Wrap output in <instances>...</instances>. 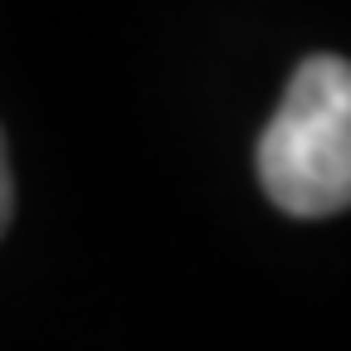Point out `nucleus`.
Instances as JSON below:
<instances>
[{"mask_svg": "<svg viewBox=\"0 0 351 351\" xmlns=\"http://www.w3.org/2000/svg\"><path fill=\"white\" fill-rule=\"evenodd\" d=\"M258 181L283 215L322 219L351 205V64L302 59L258 137Z\"/></svg>", "mask_w": 351, "mask_h": 351, "instance_id": "nucleus-1", "label": "nucleus"}, {"mask_svg": "<svg viewBox=\"0 0 351 351\" xmlns=\"http://www.w3.org/2000/svg\"><path fill=\"white\" fill-rule=\"evenodd\" d=\"M10 210H15V181H10V161H5V137H0V234L10 225Z\"/></svg>", "mask_w": 351, "mask_h": 351, "instance_id": "nucleus-2", "label": "nucleus"}]
</instances>
